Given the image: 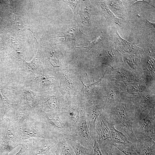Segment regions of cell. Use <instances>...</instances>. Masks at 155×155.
I'll return each mask as SVG.
<instances>
[{
  "instance_id": "8992f818",
  "label": "cell",
  "mask_w": 155,
  "mask_h": 155,
  "mask_svg": "<svg viewBox=\"0 0 155 155\" xmlns=\"http://www.w3.org/2000/svg\"><path fill=\"white\" fill-rule=\"evenodd\" d=\"M123 95L133 103L135 112L134 124L141 125L143 113L148 109L150 110L155 103V91L134 95L127 92Z\"/></svg>"
},
{
  "instance_id": "3957f363",
  "label": "cell",
  "mask_w": 155,
  "mask_h": 155,
  "mask_svg": "<svg viewBox=\"0 0 155 155\" xmlns=\"http://www.w3.org/2000/svg\"><path fill=\"white\" fill-rule=\"evenodd\" d=\"M56 71L59 81V90L62 95L65 98L76 96L83 86L79 68L68 65Z\"/></svg>"
},
{
  "instance_id": "ba28073f",
  "label": "cell",
  "mask_w": 155,
  "mask_h": 155,
  "mask_svg": "<svg viewBox=\"0 0 155 155\" xmlns=\"http://www.w3.org/2000/svg\"><path fill=\"white\" fill-rule=\"evenodd\" d=\"M9 87L12 93L10 99L14 105L33 107L37 105L39 92L23 84Z\"/></svg>"
},
{
  "instance_id": "484cf974",
  "label": "cell",
  "mask_w": 155,
  "mask_h": 155,
  "mask_svg": "<svg viewBox=\"0 0 155 155\" xmlns=\"http://www.w3.org/2000/svg\"><path fill=\"white\" fill-rule=\"evenodd\" d=\"M111 130V137L112 144H129L132 142L127 140V137L122 132L118 130L113 124L109 119Z\"/></svg>"
},
{
  "instance_id": "277c9868",
  "label": "cell",
  "mask_w": 155,
  "mask_h": 155,
  "mask_svg": "<svg viewBox=\"0 0 155 155\" xmlns=\"http://www.w3.org/2000/svg\"><path fill=\"white\" fill-rule=\"evenodd\" d=\"M65 98L59 89L39 92L37 104L34 107L46 113L59 116Z\"/></svg>"
},
{
  "instance_id": "44dd1931",
  "label": "cell",
  "mask_w": 155,
  "mask_h": 155,
  "mask_svg": "<svg viewBox=\"0 0 155 155\" xmlns=\"http://www.w3.org/2000/svg\"><path fill=\"white\" fill-rule=\"evenodd\" d=\"M112 38L115 44V49L122 54L128 53L134 55L139 58L144 52L141 48L134 43L129 42L121 38L117 32H114Z\"/></svg>"
},
{
  "instance_id": "f546056e",
  "label": "cell",
  "mask_w": 155,
  "mask_h": 155,
  "mask_svg": "<svg viewBox=\"0 0 155 155\" xmlns=\"http://www.w3.org/2000/svg\"><path fill=\"white\" fill-rule=\"evenodd\" d=\"M81 8L79 13L82 19V21L86 25L91 26L90 13L92 8L91 5L88 1H83Z\"/></svg>"
},
{
  "instance_id": "5bb4252c",
  "label": "cell",
  "mask_w": 155,
  "mask_h": 155,
  "mask_svg": "<svg viewBox=\"0 0 155 155\" xmlns=\"http://www.w3.org/2000/svg\"><path fill=\"white\" fill-rule=\"evenodd\" d=\"M6 118L14 127L34 124L32 107L28 105H15L9 111Z\"/></svg>"
},
{
  "instance_id": "5b68a950",
  "label": "cell",
  "mask_w": 155,
  "mask_h": 155,
  "mask_svg": "<svg viewBox=\"0 0 155 155\" xmlns=\"http://www.w3.org/2000/svg\"><path fill=\"white\" fill-rule=\"evenodd\" d=\"M83 103L77 96L65 98L61 108L59 117L71 133L79 121L80 108Z\"/></svg>"
},
{
  "instance_id": "7a4b0ae2",
  "label": "cell",
  "mask_w": 155,
  "mask_h": 155,
  "mask_svg": "<svg viewBox=\"0 0 155 155\" xmlns=\"http://www.w3.org/2000/svg\"><path fill=\"white\" fill-rule=\"evenodd\" d=\"M34 125L46 139L57 140L71 137V133L59 116L52 115L32 107Z\"/></svg>"
},
{
  "instance_id": "52a82bcc",
  "label": "cell",
  "mask_w": 155,
  "mask_h": 155,
  "mask_svg": "<svg viewBox=\"0 0 155 155\" xmlns=\"http://www.w3.org/2000/svg\"><path fill=\"white\" fill-rule=\"evenodd\" d=\"M59 81L57 74L53 69H45L38 75L27 86L37 92L59 89Z\"/></svg>"
},
{
  "instance_id": "cb8c5ba5",
  "label": "cell",
  "mask_w": 155,
  "mask_h": 155,
  "mask_svg": "<svg viewBox=\"0 0 155 155\" xmlns=\"http://www.w3.org/2000/svg\"><path fill=\"white\" fill-rule=\"evenodd\" d=\"M122 55L125 67L141 77V63L140 59L132 54L124 53Z\"/></svg>"
},
{
  "instance_id": "ac0fdd59",
  "label": "cell",
  "mask_w": 155,
  "mask_h": 155,
  "mask_svg": "<svg viewBox=\"0 0 155 155\" xmlns=\"http://www.w3.org/2000/svg\"><path fill=\"white\" fill-rule=\"evenodd\" d=\"M95 132L98 136L97 141L100 150L112 144L109 119L102 111L97 118L95 125Z\"/></svg>"
},
{
  "instance_id": "7402d4cb",
  "label": "cell",
  "mask_w": 155,
  "mask_h": 155,
  "mask_svg": "<svg viewBox=\"0 0 155 155\" xmlns=\"http://www.w3.org/2000/svg\"><path fill=\"white\" fill-rule=\"evenodd\" d=\"M134 147L139 155H155V142L149 136L137 139Z\"/></svg>"
},
{
  "instance_id": "d590c367",
  "label": "cell",
  "mask_w": 155,
  "mask_h": 155,
  "mask_svg": "<svg viewBox=\"0 0 155 155\" xmlns=\"http://www.w3.org/2000/svg\"><path fill=\"white\" fill-rule=\"evenodd\" d=\"M63 1L71 7L75 15L79 13L80 1L64 0Z\"/></svg>"
},
{
  "instance_id": "6da1fadb",
  "label": "cell",
  "mask_w": 155,
  "mask_h": 155,
  "mask_svg": "<svg viewBox=\"0 0 155 155\" xmlns=\"http://www.w3.org/2000/svg\"><path fill=\"white\" fill-rule=\"evenodd\" d=\"M103 111L119 129L124 131L133 144L137 141L133 131V125L135 119V112L133 103L123 95Z\"/></svg>"
},
{
  "instance_id": "ffe728a7",
  "label": "cell",
  "mask_w": 155,
  "mask_h": 155,
  "mask_svg": "<svg viewBox=\"0 0 155 155\" xmlns=\"http://www.w3.org/2000/svg\"><path fill=\"white\" fill-rule=\"evenodd\" d=\"M142 121L140 127L133 131L137 139L149 136L155 141V103Z\"/></svg>"
},
{
  "instance_id": "2e32d148",
  "label": "cell",
  "mask_w": 155,
  "mask_h": 155,
  "mask_svg": "<svg viewBox=\"0 0 155 155\" xmlns=\"http://www.w3.org/2000/svg\"><path fill=\"white\" fill-rule=\"evenodd\" d=\"M105 103V98L100 93L92 106L86 108V115L90 136L94 142L96 138L95 125L96 120L102 112Z\"/></svg>"
},
{
  "instance_id": "4316f807",
  "label": "cell",
  "mask_w": 155,
  "mask_h": 155,
  "mask_svg": "<svg viewBox=\"0 0 155 155\" xmlns=\"http://www.w3.org/2000/svg\"><path fill=\"white\" fill-rule=\"evenodd\" d=\"M108 5L110 10L117 17L124 19L127 12L125 8L121 1L110 0Z\"/></svg>"
},
{
  "instance_id": "1f68e13d",
  "label": "cell",
  "mask_w": 155,
  "mask_h": 155,
  "mask_svg": "<svg viewBox=\"0 0 155 155\" xmlns=\"http://www.w3.org/2000/svg\"><path fill=\"white\" fill-rule=\"evenodd\" d=\"M103 40L102 36H100L95 39L89 41V45L85 48H87L88 53L94 54L96 55L100 50V45Z\"/></svg>"
},
{
  "instance_id": "d6986e66",
  "label": "cell",
  "mask_w": 155,
  "mask_h": 155,
  "mask_svg": "<svg viewBox=\"0 0 155 155\" xmlns=\"http://www.w3.org/2000/svg\"><path fill=\"white\" fill-rule=\"evenodd\" d=\"M104 73L105 79L110 81H120L125 83L144 81L140 76L126 68L123 64L115 69H111L108 73L106 70Z\"/></svg>"
},
{
  "instance_id": "8fae6325",
  "label": "cell",
  "mask_w": 155,
  "mask_h": 155,
  "mask_svg": "<svg viewBox=\"0 0 155 155\" xmlns=\"http://www.w3.org/2000/svg\"><path fill=\"white\" fill-rule=\"evenodd\" d=\"M86 74L88 82L85 84L82 81L83 87L77 96L84 102L86 108L94 104L100 93L104 80V73L97 81H94L92 75L93 81L92 82L90 81L87 73H86Z\"/></svg>"
},
{
  "instance_id": "b9f144b4",
  "label": "cell",
  "mask_w": 155,
  "mask_h": 155,
  "mask_svg": "<svg viewBox=\"0 0 155 155\" xmlns=\"http://www.w3.org/2000/svg\"><path fill=\"white\" fill-rule=\"evenodd\" d=\"M3 122V121L1 119H0V125Z\"/></svg>"
},
{
  "instance_id": "836d02e7",
  "label": "cell",
  "mask_w": 155,
  "mask_h": 155,
  "mask_svg": "<svg viewBox=\"0 0 155 155\" xmlns=\"http://www.w3.org/2000/svg\"><path fill=\"white\" fill-rule=\"evenodd\" d=\"M113 145L125 155H139L132 143L129 144H115Z\"/></svg>"
},
{
  "instance_id": "74e56055",
  "label": "cell",
  "mask_w": 155,
  "mask_h": 155,
  "mask_svg": "<svg viewBox=\"0 0 155 155\" xmlns=\"http://www.w3.org/2000/svg\"><path fill=\"white\" fill-rule=\"evenodd\" d=\"M22 146L19 151L14 155H25V152L28 148L27 145L24 144H23Z\"/></svg>"
},
{
  "instance_id": "9a60e30c",
  "label": "cell",
  "mask_w": 155,
  "mask_h": 155,
  "mask_svg": "<svg viewBox=\"0 0 155 155\" xmlns=\"http://www.w3.org/2000/svg\"><path fill=\"white\" fill-rule=\"evenodd\" d=\"M141 77L148 84L155 86V61L154 51H144L140 58Z\"/></svg>"
},
{
  "instance_id": "603a6c76",
  "label": "cell",
  "mask_w": 155,
  "mask_h": 155,
  "mask_svg": "<svg viewBox=\"0 0 155 155\" xmlns=\"http://www.w3.org/2000/svg\"><path fill=\"white\" fill-rule=\"evenodd\" d=\"M20 137L24 140L32 138H45L34 124L26 125L14 127Z\"/></svg>"
},
{
  "instance_id": "ab89813d",
  "label": "cell",
  "mask_w": 155,
  "mask_h": 155,
  "mask_svg": "<svg viewBox=\"0 0 155 155\" xmlns=\"http://www.w3.org/2000/svg\"><path fill=\"white\" fill-rule=\"evenodd\" d=\"M55 150L54 149L52 150L48 154L45 155H56L55 152Z\"/></svg>"
},
{
  "instance_id": "e575fe53",
  "label": "cell",
  "mask_w": 155,
  "mask_h": 155,
  "mask_svg": "<svg viewBox=\"0 0 155 155\" xmlns=\"http://www.w3.org/2000/svg\"><path fill=\"white\" fill-rule=\"evenodd\" d=\"M82 34L79 29L74 27L68 28L63 33L64 36L67 38V40L70 41L75 40L82 37Z\"/></svg>"
},
{
  "instance_id": "4fadbf2b",
  "label": "cell",
  "mask_w": 155,
  "mask_h": 155,
  "mask_svg": "<svg viewBox=\"0 0 155 155\" xmlns=\"http://www.w3.org/2000/svg\"><path fill=\"white\" fill-rule=\"evenodd\" d=\"M104 73V80L100 93L105 98L104 108H106L127 91L125 83L120 81H109L105 78Z\"/></svg>"
},
{
  "instance_id": "d4e9b609",
  "label": "cell",
  "mask_w": 155,
  "mask_h": 155,
  "mask_svg": "<svg viewBox=\"0 0 155 155\" xmlns=\"http://www.w3.org/2000/svg\"><path fill=\"white\" fill-rule=\"evenodd\" d=\"M127 92L131 95H137L155 91V86H150L144 81L125 83Z\"/></svg>"
},
{
  "instance_id": "f1b7e54d",
  "label": "cell",
  "mask_w": 155,
  "mask_h": 155,
  "mask_svg": "<svg viewBox=\"0 0 155 155\" xmlns=\"http://www.w3.org/2000/svg\"><path fill=\"white\" fill-rule=\"evenodd\" d=\"M57 141V148L55 151L56 155H76L65 138H60Z\"/></svg>"
},
{
  "instance_id": "f35d334b",
  "label": "cell",
  "mask_w": 155,
  "mask_h": 155,
  "mask_svg": "<svg viewBox=\"0 0 155 155\" xmlns=\"http://www.w3.org/2000/svg\"><path fill=\"white\" fill-rule=\"evenodd\" d=\"M146 23L147 26L151 28L152 30L154 31H155V24L152 23L146 20Z\"/></svg>"
},
{
  "instance_id": "60d3db41",
  "label": "cell",
  "mask_w": 155,
  "mask_h": 155,
  "mask_svg": "<svg viewBox=\"0 0 155 155\" xmlns=\"http://www.w3.org/2000/svg\"><path fill=\"white\" fill-rule=\"evenodd\" d=\"M102 150L103 151H104V153L106 155H110V154H109L107 152L106 148L104 149H103ZM110 155H113L112 154L111 152Z\"/></svg>"
},
{
  "instance_id": "d6a6232c",
  "label": "cell",
  "mask_w": 155,
  "mask_h": 155,
  "mask_svg": "<svg viewBox=\"0 0 155 155\" xmlns=\"http://www.w3.org/2000/svg\"><path fill=\"white\" fill-rule=\"evenodd\" d=\"M0 97L3 102L4 107V111L3 115L1 119L5 121L7 117L9 111L14 106L10 98L6 96L0 89Z\"/></svg>"
},
{
  "instance_id": "7c38bea8",
  "label": "cell",
  "mask_w": 155,
  "mask_h": 155,
  "mask_svg": "<svg viewBox=\"0 0 155 155\" xmlns=\"http://www.w3.org/2000/svg\"><path fill=\"white\" fill-rule=\"evenodd\" d=\"M57 141L54 139L32 138L23 141L28 146L25 155H45L57 146Z\"/></svg>"
},
{
  "instance_id": "30bf717a",
  "label": "cell",
  "mask_w": 155,
  "mask_h": 155,
  "mask_svg": "<svg viewBox=\"0 0 155 155\" xmlns=\"http://www.w3.org/2000/svg\"><path fill=\"white\" fill-rule=\"evenodd\" d=\"M5 121V129L0 142V155H8L14 148L24 144V140L16 131L9 119L6 118Z\"/></svg>"
},
{
  "instance_id": "e0dca14e",
  "label": "cell",
  "mask_w": 155,
  "mask_h": 155,
  "mask_svg": "<svg viewBox=\"0 0 155 155\" xmlns=\"http://www.w3.org/2000/svg\"><path fill=\"white\" fill-rule=\"evenodd\" d=\"M98 63L115 69L123 64L122 54L113 47L100 50L96 55Z\"/></svg>"
},
{
  "instance_id": "4dcf8cb0",
  "label": "cell",
  "mask_w": 155,
  "mask_h": 155,
  "mask_svg": "<svg viewBox=\"0 0 155 155\" xmlns=\"http://www.w3.org/2000/svg\"><path fill=\"white\" fill-rule=\"evenodd\" d=\"M99 5L101 12L107 20L111 22L115 23L119 26L122 24L121 20L114 15L105 3L100 1Z\"/></svg>"
},
{
  "instance_id": "9c48e42d",
  "label": "cell",
  "mask_w": 155,
  "mask_h": 155,
  "mask_svg": "<svg viewBox=\"0 0 155 155\" xmlns=\"http://www.w3.org/2000/svg\"><path fill=\"white\" fill-rule=\"evenodd\" d=\"M71 137L83 146L93 149L94 142L90 135L86 121V108L83 103L80 110L79 121L71 132Z\"/></svg>"
},
{
  "instance_id": "83f0119b",
  "label": "cell",
  "mask_w": 155,
  "mask_h": 155,
  "mask_svg": "<svg viewBox=\"0 0 155 155\" xmlns=\"http://www.w3.org/2000/svg\"><path fill=\"white\" fill-rule=\"evenodd\" d=\"M65 139L76 155H93V149L83 146L71 137Z\"/></svg>"
},
{
  "instance_id": "8d00e7d4",
  "label": "cell",
  "mask_w": 155,
  "mask_h": 155,
  "mask_svg": "<svg viewBox=\"0 0 155 155\" xmlns=\"http://www.w3.org/2000/svg\"><path fill=\"white\" fill-rule=\"evenodd\" d=\"M93 150V155H102L100 147L96 138L94 141Z\"/></svg>"
}]
</instances>
